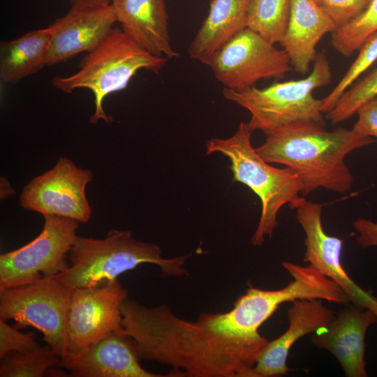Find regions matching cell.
Listing matches in <instances>:
<instances>
[{
  "label": "cell",
  "mask_w": 377,
  "mask_h": 377,
  "mask_svg": "<svg viewBox=\"0 0 377 377\" xmlns=\"http://www.w3.org/2000/svg\"><path fill=\"white\" fill-rule=\"evenodd\" d=\"M121 331L133 339L140 359L182 369L193 377H251L268 342L249 340L182 319L167 305L147 308L128 297Z\"/></svg>",
  "instance_id": "obj_1"
},
{
  "label": "cell",
  "mask_w": 377,
  "mask_h": 377,
  "mask_svg": "<svg viewBox=\"0 0 377 377\" xmlns=\"http://www.w3.org/2000/svg\"><path fill=\"white\" fill-rule=\"evenodd\" d=\"M375 142L353 129L328 131L316 122L298 121L266 135L256 150L267 162L293 170L302 184L301 194L306 196L320 188L339 193L350 191L354 177L346 157Z\"/></svg>",
  "instance_id": "obj_2"
},
{
  "label": "cell",
  "mask_w": 377,
  "mask_h": 377,
  "mask_svg": "<svg viewBox=\"0 0 377 377\" xmlns=\"http://www.w3.org/2000/svg\"><path fill=\"white\" fill-rule=\"evenodd\" d=\"M187 254L162 256L159 246L138 241L129 230L112 229L104 239L77 236L69 252L71 265L52 276L72 288H89L117 279L142 263L158 266L164 276L186 274Z\"/></svg>",
  "instance_id": "obj_3"
},
{
  "label": "cell",
  "mask_w": 377,
  "mask_h": 377,
  "mask_svg": "<svg viewBox=\"0 0 377 377\" xmlns=\"http://www.w3.org/2000/svg\"><path fill=\"white\" fill-rule=\"evenodd\" d=\"M252 133L247 123L241 122L230 137L209 140L206 155L220 153L228 157L233 182L246 185L260 198L261 214L251 243L260 246L277 227L281 208L300 197L302 184L293 170L272 166L258 154L251 144Z\"/></svg>",
  "instance_id": "obj_4"
},
{
  "label": "cell",
  "mask_w": 377,
  "mask_h": 377,
  "mask_svg": "<svg viewBox=\"0 0 377 377\" xmlns=\"http://www.w3.org/2000/svg\"><path fill=\"white\" fill-rule=\"evenodd\" d=\"M293 280L284 288L265 290L249 286L245 294L224 313H202L199 318L209 327L258 342H268L258 332L259 327L280 304L297 299H320L337 304L350 301L342 289L311 265L282 263Z\"/></svg>",
  "instance_id": "obj_5"
},
{
  "label": "cell",
  "mask_w": 377,
  "mask_h": 377,
  "mask_svg": "<svg viewBox=\"0 0 377 377\" xmlns=\"http://www.w3.org/2000/svg\"><path fill=\"white\" fill-rule=\"evenodd\" d=\"M168 59L151 54L122 29L113 28L84 57L75 73L67 77L54 76L52 83L66 94L78 88L91 90L94 95L95 110L89 121L96 124L103 119L110 123L113 119L104 111L105 98L126 88L131 78L141 69L158 73Z\"/></svg>",
  "instance_id": "obj_6"
},
{
  "label": "cell",
  "mask_w": 377,
  "mask_h": 377,
  "mask_svg": "<svg viewBox=\"0 0 377 377\" xmlns=\"http://www.w3.org/2000/svg\"><path fill=\"white\" fill-rule=\"evenodd\" d=\"M332 80L331 67L325 51L317 53L311 73L305 78L276 82L264 88L256 86L234 91L223 88V95L251 114L247 123L252 132L265 135L298 121H313L325 126L321 99L313 91Z\"/></svg>",
  "instance_id": "obj_7"
},
{
  "label": "cell",
  "mask_w": 377,
  "mask_h": 377,
  "mask_svg": "<svg viewBox=\"0 0 377 377\" xmlns=\"http://www.w3.org/2000/svg\"><path fill=\"white\" fill-rule=\"evenodd\" d=\"M74 288L53 277L0 290V318L32 326L60 357L67 355L68 317Z\"/></svg>",
  "instance_id": "obj_8"
},
{
  "label": "cell",
  "mask_w": 377,
  "mask_h": 377,
  "mask_svg": "<svg viewBox=\"0 0 377 377\" xmlns=\"http://www.w3.org/2000/svg\"><path fill=\"white\" fill-rule=\"evenodd\" d=\"M44 218L43 230L34 239L0 256V290L54 276L68 267L66 258L79 222L55 215Z\"/></svg>",
  "instance_id": "obj_9"
},
{
  "label": "cell",
  "mask_w": 377,
  "mask_h": 377,
  "mask_svg": "<svg viewBox=\"0 0 377 377\" xmlns=\"http://www.w3.org/2000/svg\"><path fill=\"white\" fill-rule=\"evenodd\" d=\"M223 88L241 91L262 79H283L293 70L283 49L245 28L207 62Z\"/></svg>",
  "instance_id": "obj_10"
},
{
  "label": "cell",
  "mask_w": 377,
  "mask_h": 377,
  "mask_svg": "<svg viewBox=\"0 0 377 377\" xmlns=\"http://www.w3.org/2000/svg\"><path fill=\"white\" fill-rule=\"evenodd\" d=\"M127 297V290L117 279L93 287L74 288L68 317L66 357L81 355L101 339L120 330L121 306Z\"/></svg>",
  "instance_id": "obj_11"
},
{
  "label": "cell",
  "mask_w": 377,
  "mask_h": 377,
  "mask_svg": "<svg viewBox=\"0 0 377 377\" xmlns=\"http://www.w3.org/2000/svg\"><path fill=\"white\" fill-rule=\"evenodd\" d=\"M92 172L61 156L50 170L34 178L23 189L20 202L24 209L45 216L55 215L87 222L91 208L85 194Z\"/></svg>",
  "instance_id": "obj_12"
},
{
  "label": "cell",
  "mask_w": 377,
  "mask_h": 377,
  "mask_svg": "<svg viewBox=\"0 0 377 377\" xmlns=\"http://www.w3.org/2000/svg\"><path fill=\"white\" fill-rule=\"evenodd\" d=\"M305 234L304 261L334 281L353 306L371 311L377 316V297L359 286L341 263L343 239L327 234L322 224L323 205L300 196L290 203Z\"/></svg>",
  "instance_id": "obj_13"
},
{
  "label": "cell",
  "mask_w": 377,
  "mask_h": 377,
  "mask_svg": "<svg viewBox=\"0 0 377 377\" xmlns=\"http://www.w3.org/2000/svg\"><path fill=\"white\" fill-rule=\"evenodd\" d=\"M117 22L111 4L72 6L52 25L54 34L47 57V65L61 63L82 52L94 50Z\"/></svg>",
  "instance_id": "obj_14"
},
{
  "label": "cell",
  "mask_w": 377,
  "mask_h": 377,
  "mask_svg": "<svg viewBox=\"0 0 377 377\" xmlns=\"http://www.w3.org/2000/svg\"><path fill=\"white\" fill-rule=\"evenodd\" d=\"M377 323L370 310L355 306L341 310L329 325L313 333L312 343L330 352L347 377H366L365 337L369 327Z\"/></svg>",
  "instance_id": "obj_15"
},
{
  "label": "cell",
  "mask_w": 377,
  "mask_h": 377,
  "mask_svg": "<svg viewBox=\"0 0 377 377\" xmlns=\"http://www.w3.org/2000/svg\"><path fill=\"white\" fill-rule=\"evenodd\" d=\"M333 311L320 299H297L288 311V327L278 338L268 341L261 350L251 377H270L286 374L288 353L301 337L329 325L334 318Z\"/></svg>",
  "instance_id": "obj_16"
},
{
  "label": "cell",
  "mask_w": 377,
  "mask_h": 377,
  "mask_svg": "<svg viewBox=\"0 0 377 377\" xmlns=\"http://www.w3.org/2000/svg\"><path fill=\"white\" fill-rule=\"evenodd\" d=\"M133 339L120 330L99 341L87 352L61 358L58 364L76 377H161L145 369Z\"/></svg>",
  "instance_id": "obj_17"
},
{
  "label": "cell",
  "mask_w": 377,
  "mask_h": 377,
  "mask_svg": "<svg viewBox=\"0 0 377 377\" xmlns=\"http://www.w3.org/2000/svg\"><path fill=\"white\" fill-rule=\"evenodd\" d=\"M110 4L123 31L141 47L168 59L179 57L171 43L165 0H112Z\"/></svg>",
  "instance_id": "obj_18"
},
{
  "label": "cell",
  "mask_w": 377,
  "mask_h": 377,
  "mask_svg": "<svg viewBox=\"0 0 377 377\" xmlns=\"http://www.w3.org/2000/svg\"><path fill=\"white\" fill-rule=\"evenodd\" d=\"M337 25L314 0H290L288 22L280 42L296 72L306 74L317 55L316 46Z\"/></svg>",
  "instance_id": "obj_19"
},
{
  "label": "cell",
  "mask_w": 377,
  "mask_h": 377,
  "mask_svg": "<svg viewBox=\"0 0 377 377\" xmlns=\"http://www.w3.org/2000/svg\"><path fill=\"white\" fill-rule=\"evenodd\" d=\"M249 0H211L207 15L189 45L190 57L207 65L228 42L246 28Z\"/></svg>",
  "instance_id": "obj_20"
},
{
  "label": "cell",
  "mask_w": 377,
  "mask_h": 377,
  "mask_svg": "<svg viewBox=\"0 0 377 377\" xmlns=\"http://www.w3.org/2000/svg\"><path fill=\"white\" fill-rule=\"evenodd\" d=\"M54 34L48 27L29 31L0 45V78L16 83L47 65V57Z\"/></svg>",
  "instance_id": "obj_21"
},
{
  "label": "cell",
  "mask_w": 377,
  "mask_h": 377,
  "mask_svg": "<svg viewBox=\"0 0 377 377\" xmlns=\"http://www.w3.org/2000/svg\"><path fill=\"white\" fill-rule=\"evenodd\" d=\"M290 0H249L246 27L271 43L281 41L288 22Z\"/></svg>",
  "instance_id": "obj_22"
},
{
  "label": "cell",
  "mask_w": 377,
  "mask_h": 377,
  "mask_svg": "<svg viewBox=\"0 0 377 377\" xmlns=\"http://www.w3.org/2000/svg\"><path fill=\"white\" fill-rule=\"evenodd\" d=\"M377 32V0H371L355 17L331 33V43L341 54L350 57Z\"/></svg>",
  "instance_id": "obj_23"
},
{
  "label": "cell",
  "mask_w": 377,
  "mask_h": 377,
  "mask_svg": "<svg viewBox=\"0 0 377 377\" xmlns=\"http://www.w3.org/2000/svg\"><path fill=\"white\" fill-rule=\"evenodd\" d=\"M61 358L47 345L26 353L12 351L1 359V377H41Z\"/></svg>",
  "instance_id": "obj_24"
},
{
  "label": "cell",
  "mask_w": 377,
  "mask_h": 377,
  "mask_svg": "<svg viewBox=\"0 0 377 377\" xmlns=\"http://www.w3.org/2000/svg\"><path fill=\"white\" fill-rule=\"evenodd\" d=\"M359 54L334 88L321 99L323 114L330 112L342 94L377 61V32L370 36L359 48Z\"/></svg>",
  "instance_id": "obj_25"
},
{
  "label": "cell",
  "mask_w": 377,
  "mask_h": 377,
  "mask_svg": "<svg viewBox=\"0 0 377 377\" xmlns=\"http://www.w3.org/2000/svg\"><path fill=\"white\" fill-rule=\"evenodd\" d=\"M377 96V68L350 86L340 97L326 118L332 124L341 123L356 114L358 108Z\"/></svg>",
  "instance_id": "obj_26"
},
{
  "label": "cell",
  "mask_w": 377,
  "mask_h": 377,
  "mask_svg": "<svg viewBox=\"0 0 377 377\" xmlns=\"http://www.w3.org/2000/svg\"><path fill=\"white\" fill-rule=\"evenodd\" d=\"M40 347L34 339V332L22 333L0 318L1 359L12 351L26 353L37 350Z\"/></svg>",
  "instance_id": "obj_27"
},
{
  "label": "cell",
  "mask_w": 377,
  "mask_h": 377,
  "mask_svg": "<svg viewBox=\"0 0 377 377\" xmlns=\"http://www.w3.org/2000/svg\"><path fill=\"white\" fill-rule=\"evenodd\" d=\"M338 27L359 15L371 0H314Z\"/></svg>",
  "instance_id": "obj_28"
},
{
  "label": "cell",
  "mask_w": 377,
  "mask_h": 377,
  "mask_svg": "<svg viewBox=\"0 0 377 377\" xmlns=\"http://www.w3.org/2000/svg\"><path fill=\"white\" fill-rule=\"evenodd\" d=\"M356 114L357 120L352 129L361 135L374 138L377 142V96L362 105Z\"/></svg>",
  "instance_id": "obj_29"
},
{
  "label": "cell",
  "mask_w": 377,
  "mask_h": 377,
  "mask_svg": "<svg viewBox=\"0 0 377 377\" xmlns=\"http://www.w3.org/2000/svg\"><path fill=\"white\" fill-rule=\"evenodd\" d=\"M357 232V244L363 249L377 246V223L360 218L353 223Z\"/></svg>",
  "instance_id": "obj_30"
},
{
  "label": "cell",
  "mask_w": 377,
  "mask_h": 377,
  "mask_svg": "<svg viewBox=\"0 0 377 377\" xmlns=\"http://www.w3.org/2000/svg\"><path fill=\"white\" fill-rule=\"evenodd\" d=\"M72 6H96L110 4L112 0H69Z\"/></svg>",
  "instance_id": "obj_31"
}]
</instances>
